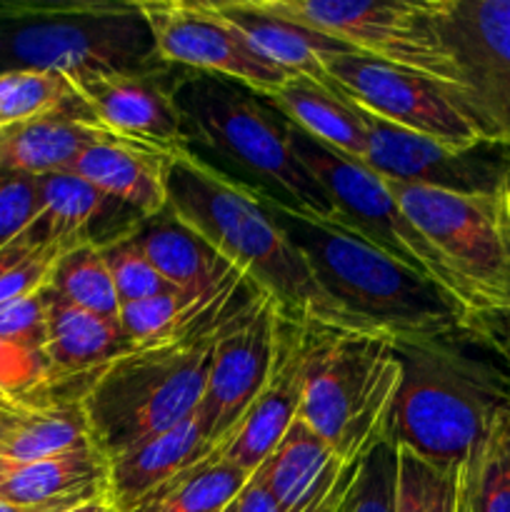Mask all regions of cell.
Returning a JSON list of instances; mask_svg holds the SVG:
<instances>
[{
    "instance_id": "cell-1",
    "label": "cell",
    "mask_w": 510,
    "mask_h": 512,
    "mask_svg": "<svg viewBox=\"0 0 510 512\" xmlns=\"http://www.w3.org/2000/svg\"><path fill=\"white\" fill-rule=\"evenodd\" d=\"M168 213L258 285L285 318L360 330L320 290L300 250L263 208L255 185L228 178L188 148H175L168 165Z\"/></svg>"
},
{
    "instance_id": "cell-2",
    "label": "cell",
    "mask_w": 510,
    "mask_h": 512,
    "mask_svg": "<svg viewBox=\"0 0 510 512\" xmlns=\"http://www.w3.org/2000/svg\"><path fill=\"white\" fill-rule=\"evenodd\" d=\"M400 363L388 440L428 463L460 468L510 405V370L473 328L393 343Z\"/></svg>"
},
{
    "instance_id": "cell-3",
    "label": "cell",
    "mask_w": 510,
    "mask_h": 512,
    "mask_svg": "<svg viewBox=\"0 0 510 512\" xmlns=\"http://www.w3.org/2000/svg\"><path fill=\"white\" fill-rule=\"evenodd\" d=\"M258 193L270 218L300 250L320 290L360 330L400 343L473 328L470 315L443 288L353 230L285 205L260 188Z\"/></svg>"
},
{
    "instance_id": "cell-4",
    "label": "cell",
    "mask_w": 510,
    "mask_h": 512,
    "mask_svg": "<svg viewBox=\"0 0 510 512\" xmlns=\"http://www.w3.org/2000/svg\"><path fill=\"white\" fill-rule=\"evenodd\" d=\"M398 385L400 363L390 338L365 330L308 328L298 420L345 465L363 460L388 438Z\"/></svg>"
},
{
    "instance_id": "cell-5",
    "label": "cell",
    "mask_w": 510,
    "mask_h": 512,
    "mask_svg": "<svg viewBox=\"0 0 510 512\" xmlns=\"http://www.w3.org/2000/svg\"><path fill=\"white\" fill-rule=\"evenodd\" d=\"M168 65L140 3L0 5V73L48 70L70 83Z\"/></svg>"
},
{
    "instance_id": "cell-6",
    "label": "cell",
    "mask_w": 510,
    "mask_h": 512,
    "mask_svg": "<svg viewBox=\"0 0 510 512\" xmlns=\"http://www.w3.org/2000/svg\"><path fill=\"white\" fill-rule=\"evenodd\" d=\"M178 105L188 138L238 165L258 183L255 188L303 213L335 218L323 185L295 155L290 123L255 90L218 75L185 70Z\"/></svg>"
},
{
    "instance_id": "cell-7",
    "label": "cell",
    "mask_w": 510,
    "mask_h": 512,
    "mask_svg": "<svg viewBox=\"0 0 510 512\" xmlns=\"http://www.w3.org/2000/svg\"><path fill=\"white\" fill-rule=\"evenodd\" d=\"M225 330L150 345L110 363L83 400L95 448L113 460L198 413Z\"/></svg>"
},
{
    "instance_id": "cell-8",
    "label": "cell",
    "mask_w": 510,
    "mask_h": 512,
    "mask_svg": "<svg viewBox=\"0 0 510 512\" xmlns=\"http://www.w3.org/2000/svg\"><path fill=\"white\" fill-rule=\"evenodd\" d=\"M290 140H293L300 163L328 193L335 210V223L353 230L385 255L403 263L405 268L415 270L430 283L443 288L470 315V323H473L475 308L465 285L440 258L438 250L428 243V238L420 233L418 225L408 218V213L400 208L388 183L368 165L325 148L293 123H290Z\"/></svg>"
},
{
    "instance_id": "cell-9",
    "label": "cell",
    "mask_w": 510,
    "mask_h": 512,
    "mask_svg": "<svg viewBox=\"0 0 510 512\" xmlns=\"http://www.w3.org/2000/svg\"><path fill=\"white\" fill-rule=\"evenodd\" d=\"M265 13L325 35L348 50L455 85V68L440 38L435 0H255Z\"/></svg>"
},
{
    "instance_id": "cell-10",
    "label": "cell",
    "mask_w": 510,
    "mask_h": 512,
    "mask_svg": "<svg viewBox=\"0 0 510 512\" xmlns=\"http://www.w3.org/2000/svg\"><path fill=\"white\" fill-rule=\"evenodd\" d=\"M385 180V178H383ZM408 218L453 268L475 308L473 330L505 303L508 245L495 200L385 180Z\"/></svg>"
},
{
    "instance_id": "cell-11",
    "label": "cell",
    "mask_w": 510,
    "mask_h": 512,
    "mask_svg": "<svg viewBox=\"0 0 510 512\" xmlns=\"http://www.w3.org/2000/svg\"><path fill=\"white\" fill-rule=\"evenodd\" d=\"M455 68V108L485 140L510 145V0H435Z\"/></svg>"
},
{
    "instance_id": "cell-12",
    "label": "cell",
    "mask_w": 510,
    "mask_h": 512,
    "mask_svg": "<svg viewBox=\"0 0 510 512\" xmlns=\"http://www.w3.org/2000/svg\"><path fill=\"white\" fill-rule=\"evenodd\" d=\"M360 115L368 128V158L363 165L380 178L488 200H498L508 185V143L480 138L468 145H455L385 123L365 110H360Z\"/></svg>"
},
{
    "instance_id": "cell-13",
    "label": "cell",
    "mask_w": 510,
    "mask_h": 512,
    "mask_svg": "<svg viewBox=\"0 0 510 512\" xmlns=\"http://www.w3.org/2000/svg\"><path fill=\"white\" fill-rule=\"evenodd\" d=\"M325 73L335 90L373 118L445 143L468 145L480 140L438 80L353 50L328 55Z\"/></svg>"
},
{
    "instance_id": "cell-14",
    "label": "cell",
    "mask_w": 510,
    "mask_h": 512,
    "mask_svg": "<svg viewBox=\"0 0 510 512\" xmlns=\"http://www.w3.org/2000/svg\"><path fill=\"white\" fill-rule=\"evenodd\" d=\"M160 60L193 73L235 80L258 95H268L295 75L260 58L213 3H140Z\"/></svg>"
},
{
    "instance_id": "cell-15",
    "label": "cell",
    "mask_w": 510,
    "mask_h": 512,
    "mask_svg": "<svg viewBox=\"0 0 510 512\" xmlns=\"http://www.w3.org/2000/svg\"><path fill=\"white\" fill-rule=\"evenodd\" d=\"M278 325V305L265 295L243 320L225 330L215 345L200 413L218 453L268 383L278 350Z\"/></svg>"
},
{
    "instance_id": "cell-16",
    "label": "cell",
    "mask_w": 510,
    "mask_h": 512,
    "mask_svg": "<svg viewBox=\"0 0 510 512\" xmlns=\"http://www.w3.org/2000/svg\"><path fill=\"white\" fill-rule=\"evenodd\" d=\"M183 68L158 65L148 70L93 75L73 83L90 113L115 138L155 145L163 150L188 148L178 85Z\"/></svg>"
},
{
    "instance_id": "cell-17",
    "label": "cell",
    "mask_w": 510,
    "mask_h": 512,
    "mask_svg": "<svg viewBox=\"0 0 510 512\" xmlns=\"http://www.w3.org/2000/svg\"><path fill=\"white\" fill-rule=\"evenodd\" d=\"M308 328L310 325H300L280 313L278 350H275V363L268 383L260 390L253 408L248 410L233 438L218 453L220 460L235 465L243 473H255L278 448L290 425L298 420Z\"/></svg>"
},
{
    "instance_id": "cell-18",
    "label": "cell",
    "mask_w": 510,
    "mask_h": 512,
    "mask_svg": "<svg viewBox=\"0 0 510 512\" xmlns=\"http://www.w3.org/2000/svg\"><path fill=\"white\" fill-rule=\"evenodd\" d=\"M93 383L53 385L35 403L0 410V463H33L93 443L83 405Z\"/></svg>"
},
{
    "instance_id": "cell-19",
    "label": "cell",
    "mask_w": 510,
    "mask_h": 512,
    "mask_svg": "<svg viewBox=\"0 0 510 512\" xmlns=\"http://www.w3.org/2000/svg\"><path fill=\"white\" fill-rule=\"evenodd\" d=\"M40 223L48 243L60 250L75 245H108L130 238L140 223V215L108 198L98 188L75 173H53L38 178Z\"/></svg>"
},
{
    "instance_id": "cell-20",
    "label": "cell",
    "mask_w": 510,
    "mask_h": 512,
    "mask_svg": "<svg viewBox=\"0 0 510 512\" xmlns=\"http://www.w3.org/2000/svg\"><path fill=\"white\" fill-rule=\"evenodd\" d=\"M170 153L173 150L103 135L75 160L70 173L150 220L168 210Z\"/></svg>"
},
{
    "instance_id": "cell-21",
    "label": "cell",
    "mask_w": 510,
    "mask_h": 512,
    "mask_svg": "<svg viewBox=\"0 0 510 512\" xmlns=\"http://www.w3.org/2000/svg\"><path fill=\"white\" fill-rule=\"evenodd\" d=\"M110 460L93 443L33 463H0V500L63 512L108 495Z\"/></svg>"
},
{
    "instance_id": "cell-22",
    "label": "cell",
    "mask_w": 510,
    "mask_h": 512,
    "mask_svg": "<svg viewBox=\"0 0 510 512\" xmlns=\"http://www.w3.org/2000/svg\"><path fill=\"white\" fill-rule=\"evenodd\" d=\"M213 455H218V450L210 443L208 423L198 408V413L175 428L153 435L110 460L108 498L120 512H130L160 485Z\"/></svg>"
},
{
    "instance_id": "cell-23",
    "label": "cell",
    "mask_w": 510,
    "mask_h": 512,
    "mask_svg": "<svg viewBox=\"0 0 510 512\" xmlns=\"http://www.w3.org/2000/svg\"><path fill=\"white\" fill-rule=\"evenodd\" d=\"M103 135H110L80 100L43 118L0 130V170L43 175L70 173L75 160Z\"/></svg>"
},
{
    "instance_id": "cell-24",
    "label": "cell",
    "mask_w": 510,
    "mask_h": 512,
    "mask_svg": "<svg viewBox=\"0 0 510 512\" xmlns=\"http://www.w3.org/2000/svg\"><path fill=\"white\" fill-rule=\"evenodd\" d=\"M48 293V388L75 380L98 378L110 363L135 353L115 318L95 315Z\"/></svg>"
},
{
    "instance_id": "cell-25",
    "label": "cell",
    "mask_w": 510,
    "mask_h": 512,
    "mask_svg": "<svg viewBox=\"0 0 510 512\" xmlns=\"http://www.w3.org/2000/svg\"><path fill=\"white\" fill-rule=\"evenodd\" d=\"M345 470L348 465L335 450L303 420H295L258 473L280 512H313L333 495Z\"/></svg>"
},
{
    "instance_id": "cell-26",
    "label": "cell",
    "mask_w": 510,
    "mask_h": 512,
    "mask_svg": "<svg viewBox=\"0 0 510 512\" xmlns=\"http://www.w3.org/2000/svg\"><path fill=\"white\" fill-rule=\"evenodd\" d=\"M260 98L325 148L358 163L368 158V128L363 115L340 90L295 75Z\"/></svg>"
},
{
    "instance_id": "cell-27",
    "label": "cell",
    "mask_w": 510,
    "mask_h": 512,
    "mask_svg": "<svg viewBox=\"0 0 510 512\" xmlns=\"http://www.w3.org/2000/svg\"><path fill=\"white\" fill-rule=\"evenodd\" d=\"M223 13L225 20L235 25L248 40L250 48L265 58L268 63L278 65L280 70L300 78H310L333 88L325 73V58L333 53L348 50L345 45L313 33V30L295 25L290 20L265 13L255 0H228V3H213Z\"/></svg>"
},
{
    "instance_id": "cell-28",
    "label": "cell",
    "mask_w": 510,
    "mask_h": 512,
    "mask_svg": "<svg viewBox=\"0 0 510 512\" xmlns=\"http://www.w3.org/2000/svg\"><path fill=\"white\" fill-rule=\"evenodd\" d=\"M133 240L165 283L180 293L205 295L235 273L218 250L210 248L195 230L180 223L168 210L140 223Z\"/></svg>"
},
{
    "instance_id": "cell-29",
    "label": "cell",
    "mask_w": 510,
    "mask_h": 512,
    "mask_svg": "<svg viewBox=\"0 0 510 512\" xmlns=\"http://www.w3.org/2000/svg\"><path fill=\"white\" fill-rule=\"evenodd\" d=\"M460 512H510V405L460 468Z\"/></svg>"
},
{
    "instance_id": "cell-30",
    "label": "cell",
    "mask_w": 510,
    "mask_h": 512,
    "mask_svg": "<svg viewBox=\"0 0 510 512\" xmlns=\"http://www.w3.org/2000/svg\"><path fill=\"white\" fill-rule=\"evenodd\" d=\"M250 475L213 455L160 485L130 512H223Z\"/></svg>"
},
{
    "instance_id": "cell-31",
    "label": "cell",
    "mask_w": 510,
    "mask_h": 512,
    "mask_svg": "<svg viewBox=\"0 0 510 512\" xmlns=\"http://www.w3.org/2000/svg\"><path fill=\"white\" fill-rule=\"evenodd\" d=\"M48 288L78 308L118 320L120 298L105 265L103 248L98 245H75L63 250L55 260Z\"/></svg>"
},
{
    "instance_id": "cell-32",
    "label": "cell",
    "mask_w": 510,
    "mask_h": 512,
    "mask_svg": "<svg viewBox=\"0 0 510 512\" xmlns=\"http://www.w3.org/2000/svg\"><path fill=\"white\" fill-rule=\"evenodd\" d=\"M73 83L48 70H8L0 73V130L28 123L75 103Z\"/></svg>"
},
{
    "instance_id": "cell-33",
    "label": "cell",
    "mask_w": 510,
    "mask_h": 512,
    "mask_svg": "<svg viewBox=\"0 0 510 512\" xmlns=\"http://www.w3.org/2000/svg\"><path fill=\"white\" fill-rule=\"evenodd\" d=\"M460 468L398 448L395 512H460Z\"/></svg>"
},
{
    "instance_id": "cell-34",
    "label": "cell",
    "mask_w": 510,
    "mask_h": 512,
    "mask_svg": "<svg viewBox=\"0 0 510 512\" xmlns=\"http://www.w3.org/2000/svg\"><path fill=\"white\" fill-rule=\"evenodd\" d=\"M395 480L398 448L385 438L350 468L330 512H395Z\"/></svg>"
},
{
    "instance_id": "cell-35",
    "label": "cell",
    "mask_w": 510,
    "mask_h": 512,
    "mask_svg": "<svg viewBox=\"0 0 510 512\" xmlns=\"http://www.w3.org/2000/svg\"><path fill=\"white\" fill-rule=\"evenodd\" d=\"M103 258L110 270V278H113L120 305L138 303V300H148L173 290L165 283L163 275L150 265V260L138 248L133 235L103 248Z\"/></svg>"
},
{
    "instance_id": "cell-36",
    "label": "cell",
    "mask_w": 510,
    "mask_h": 512,
    "mask_svg": "<svg viewBox=\"0 0 510 512\" xmlns=\"http://www.w3.org/2000/svg\"><path fill=\"white\" fill-rule=\"evenodd\" d=\"M48 378V360L43 353L0 340V395L10 403H35L48 390Z\"/></svg>"
},
{
    "instance_id": "cell-37",
    "label": "cell",
    "mask_w": 510,
    "mask_h": 512,
    "mask_svg": "<svg viewBox=\"0 0 510 512\" xmlns=\"http://www.w3.org/2000/svg\"><path fill=\"white\" fill-rule=\"evenodd\" d=\"M40 218L38 178L0 170V250L33 228Z\"/></svg>"
},
{
    "instance_id": "cell-38",
    "label": "cell",
    "mask_w": 510,
    "mask_h": 512,
    "mask_svg": "<svg viewBox=\"0 0 510 512\" xmlns=\"http://www.w3.org/2000/svg\"><path fill=\"white\" fill-rule=\"evenodd\" d=\"M0 340L43 353L48 343V293L28 295L0 305Z\"/></svg>"
},
{
    "instance_id": "cell-39",
    "label": "cell",
    "mask_w": 510,
    "mask_h": 512,
    "mask_svg": "<svg viewBox=\"0 0 510 512\" xmlns=\"http://www.w3.org/2000/svg\"><path fill=\"white\" fill-rule=\"evenodd\" d=\"M63 250L53 243H45L43 248L35 250L33 255L10 268L8 273L0 275V305L13 303V300L28 298L38 290L48 288L50 275H53L55 260Z\"/></svg>"
},
{
    "instance_id": "cell-40",
    "label": "cell",
    "mask_w": 510,
    "mask_h": 512,
    "mask_svg": "<svg viewBox=\"0 0 510 512\" xmlns=\"http://www.w3.org/2000/svg\"><path fill=\"white\" fill-rule=\"evenodd\" d=\"M505 245H508V268H505V303L493 318H488L485 323H480L475 328V333L485 340L488 345H493L498 353L510 350V230H505Z\"/></svg>"
},
{
    "instance_id": "cell-41",
    "label": "cell",
    "mask_w": 510,
    "mask_h": 512,
    "mask_svg": "<svg viewBox=\"0 0 510 512\" xmlns=\"http://www.w3.org/2000/svg\"><path fill=\"white\" fill-rule=\"evenodd\" d=\"M45 243H48V235H45L43 223H40V218H38V223H35L33 228L25 230L20 238H15L13 243L5 245V248L0 250V275H5L10 268H15L18 263H23L28 255H33L35 250L43 248Z\"/></svg>"
},
{
    "instance_id": "cell-42",
    "label": "cell",
    "mask_w": 510,
    "mask_h": 512,
    "mask_svg": "<svg viewBox=\"0 0 510 512\" xmlns=\"http://www.w3.org/2000/svg\"><path fill=\"white\" fill-rule=\"evenodd\" d=\"M235 512H280L273 493L263 483L258 470L250 475L248 483L243 485V490L235 498Z\"/></svg>"
},
{
    "instance_id": "cell-43",
    "label": "cell",
    "mask_w": 510,
    "mask_h": 512,
    "mask_svg": "<svg viewBox=\"0 0 510 512\" xmlns=\"http://www.w3.org/2000/svg\"><path fill=\"white\" fill-rule=\"evenodd\" d=\"M63 512H120V510H118V505L108 498V495H103V498L88 500V503H80V505H75V508H68Z\"/></svg>"
},
{
    "instance_id": "cell-44",
    "label": "cell",
    "mask_w": 510,
    "mask_h": 512,
    "mask_svg": "<svg viewBox=\"0 0 510 512\" xmlns=\"http://www.w3.org/2000/svg\"><path fill=\"white\" fill-rule=\"evenodd\" d=\"M495 210H498V220H500V228L510 230V180L505 185V190L500 193V198L495 200Z\"/></svg>"
},
{
    "instance_id": "cell-45",
    "label": "cell",
    "mask_w": 510,
    "mask_h": 512,
    "mask_svg": "<svg viewBox=\"0 0 510 512\" xmlns=\"http://www.w3.org/2000/svg\"><path fill=\"white\" fill-rule=\"evenodd\" d=\"M0 512H43L35 508H23V505H13L8 500H0Z\"/></svg>"
},
{
    "instance_id": "cell-46",
    "label": "cell",
    "mask_w": 510,
    "mask_h": 512,
    "mask_svg": "<svg viewBox=\"0 0 510 512\" xmlns=\"http://www.w3.org/2000/svg\"><path fill=\"white\" fill-rule=\"evenodd\" d=\"M0 408H3V410H8V408H18V405H15V403H10V400L5 398V395H0Z\"/></svg>"
},
{
    "instance_id": "cell-47",
    "label": "cell",
    "mask_w": 510,
    "mask_h": 512,
    "mask_svg": "<svg viewBox=\"0 0 510 512\" xmlns=\"http://www.w3.org/2000/svg\"><path fill=\"white\" fill-rule=\"evenodd\" d=\"M500 358L505 360V365H508V370H510V350H505V353H500Z\"/></svg>"
},
{
    "instance_id": "cell-48",
    "label": "cell",
    "mask_w": 510,
    "mask_h": 512,
    "mask_svg": "<svg viewBox=\"0 0 510 512\" xmlns=\"http://www.w3.org/2000/svg\"><path fill=\"white\" fill-rule=\"evenodd\" d=\"M223 512H235V500H233V503H230V505H228V508H225Z\"/></svg>"
},
{
    "instance_id": "cell-49",
    "label": "cell",
    "mask_w": 510,
    "mask_h": 512,
    "mask_svg": "<svg viewBox=\"0 0 510 512\" xmlns=\"http://www.w3.org/2000/svg\"><path fill=\"white\" fill-rule=\"evenodd\" d=\"M0 410H3V408H0Z\"/></svg>"
}]
</instances>
